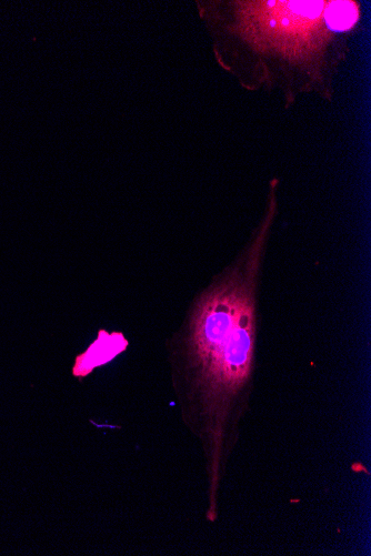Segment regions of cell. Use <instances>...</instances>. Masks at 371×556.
I'll list each match as a JSON object with an SVG mask.
<instances>
[{"label":"cell","mask_w":371,"mask_h":556,"mask_svg":"<svg viewBox=\"0 0 371 556\" xmlns=\"http://www.w3.org/2000/svg\"><path fill=\"white\" fill-rule=\"evenodd\" d=\"M277 181L262 220L232 261L209 280L166 342L170 380L187 430L202 448L205 518L219 519L220 495L252 406L259 301L278 215Z\"/></svg>","instance_id":"6da1fadb"},{"label":"cell","mask_w":371,"mask_h":556,"mask_svg":"<svg viewBox=\"0 0 371 556\" xmlns=\"http://www.w3.org/2000/svg\"><path fill=\"white\" fill-rule=\"evenodd\" d=\"M223 6L225 38L242 54L248 52L258 84L298 76L307 87L324 85L330 60H338L340 35L360 17L352 0H250Z\"/></svg>","instance_id":"7a4b0ae2"}]
</instances>
